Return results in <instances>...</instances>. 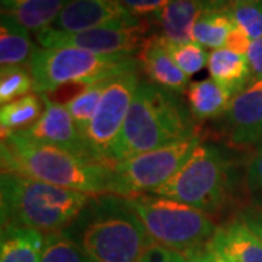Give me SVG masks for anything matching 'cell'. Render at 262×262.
Segmentation results:
<instances>
[{
  "mask_svg": "<svg viewBox=\"0 0 262 262\" xmlns=\"http://www.w3.org/2000/svg\"><path fill=\"white\" fill-rule=\"evenodd\" d=\"M2 173H15L88 195L108 194L113 166L32 140L24 133L2 139Z\"/></svg>",
  "mask_w": 262,
  "mask_h": 262,
  "instance_id": "6da1fadb",
  "label": "cell"
},
{
  "mask_svg": "<svg viewBox=\"0 0 262 262\" xmlns=\"http://www.w3.org/2000/svg\"><path fill=\"white\" fill-rule=\"evenodd\" d=\"M192 136H196L192 114L178 94L140 82L121 131L108 153V163L114 166Z\"/></svg>",
  "mask_w": 262,
  "mask_h": 262,
  "instance_id": "7a4b0ae2",
  "label": "cell"
},
{
  "mask_svg": "<svg viewBox=\"0 0 262 262\" xmlns=\"http://www.w3.org/2000/svg\"><path fill=\"white\" fill-rule=\"evenodd\" d=\"M95 262H137L155 242L122 196H92L66 230Z\"/></svg>",
  "mask_w": 262,
  "mask_h": 262,
  "instance_id": "3957f363",
  "label": "cell"
},
{
  "mask_svg": "<svg viewBox=\"0 0 262 262\" xmlns=\"http://www.w3.org/2000/svg\"><path fill=\"white\" fill-rule=\"evenodd\" d=\"M92 195L15 173H2V226H22L51 234L63 232L89 204Z\"/></svg>",
  "mask_w": 262,
  "mask_h": 262,
  "instance_id": "277c9868",
  "label": "cell"
},
{
  "mask_svg": "<svg viewBox=\"0 0 262 262\" xmlns=\"http://www.w3.org/2000/svg\"><path fill=\"white\" fill-rule=\"evenodd\" d=\"M35 94L48 95L69 84L105 82L139 70L133 56H102L76 47L38 48L28 63Z\"/></svg>",
  "mask_w": 262,
  "mask_h": 262,
  "instance_id": "5b68a950",
  "label": "cell"
},
{
  "mask_svg": "<svg viewBox=\"0 0 262 262\" xmlns=\"http://www.w3.org/2000/svg\"><path fill=\"white\" fill-rule=\"evenodd\" d=\"M124 200L155 244L184 255L208 244L217 232L207 213L177 200L155 194Z\"/></svg>",
  "mask_w": 262,
  "mask_h": 262,
  "instance_id": "8992f818",
  "label": "cell"
},
{
  "mask_svg": "<svg viewBox=\"0 0 262 262\" xmlns=\"http://www.w3.org/2000/svg\"><path fill=\"white\" fill-rule=\"evenodd\" d=\"M230 179V163L225 153L215 146L200 143L175 175L151 194L214 214L226 204Z\"/></svg>",
  "mask_w": 262,
  "mask_h": 262,
  "instance_id": "52a82bcc",
  "label": "cell"
},
{
  "mask_svg": "<svg viewBox=\"0 0 262 262\" xmlns=\"http://www.w3.org/2000/svg\"><path fill=\"white\" fill-rule=\"evenodd\" d=\"M198 144V136H192L115 163L108 194L122 198L151 194L175 175Z\"/></svg>",
  "mask_w": 262,
  "mask_h": 262,
  "instance_id": "ba28073f",
  "label": "cell"
},
{
  "mask_svg": "<svg viewBox=\"0 0 262 262\" xmlns=\"http://www.w3.org/2000/svg\"><path fill=\"white\" fill-rule=\"evenodd\" d=\"M139 84V70H133L114 77L105 86L98 110L83 133L84 144L95 160L110 165L108 153L121 131Z\"/></svg>",
  "mask_w": 262,
  "mask_h": 262,
  "instance_id": "9c48e42d",
  "label": "cell"
},
{
  "mask_svg": "<svg viewBox=\"0 0 262 262\" xmlns=\"http://www.w3.org/2000/svg\"><path fill=\"white\" fill-rule=\"evenodd\" d=\"M149 29L150 20L140 18L134 22H118L67 35L46 28L35 37L42 48L76 47L102 56H133L149 38Z\"/></svg>",
  "mask_w": 262,
  "mask_h": 262,
  "instance_id": "30bf717a",
  "label": "cell"
},
{
  "mask_svg": "<svg viewBox=\"0 0 262 262\" xmlns=\"http://www.w3.org/2000/svg\"><path fill=\"white\" fill-rule=\"evenodd\" d=\"M137 19L120 0H70L48 29L67 35Z\"/></svg>",
  "mask_w": 262,
  "mask_h": 262,
  "instance_id": "8fae6325",
  "label": "cell"
},
{
  "mask_svg": "<svg viewBox=\"0 0 262 262\" xmlns=\"http://www.w3.org/2000/svg\"><path fill=\"white\" fill-rule=\"evenodd\" d=\"M44 102V113L34 125L24 133L32 140L41 141L58 149L67 150L86 159L95 160L86 147L82 133L76 127L75 121L64 103L57 102L48 95H41ZM98 162V160H96Z\"/></svg>",
  "mask_w": 262,
  "mask_h": 262,
  "instance_id": "7c38bea8",
  "label": "cell"
},
{
  "mask_svg": "<svg viewBox=\"0 0 262 262\" xmlns=\"http://www.w3.org/2000/svg\"><path fill=\"white\" fill-rule=\"evenodd\" d=\"M229 140L236 146L262 143V79H252L234 95L223 115Z\"/></svg>",
  "mask_w": 262,
  "mask_h": 262,
  "instance_id": "4fadbf2b",
  "label": "cell"
},
{
  "mask_svg": "<svg viewBox=\"0 0 262 262\" xmlns=\"http://www.w3.org/2000/svg\"><path fill=\"white\" fill-rule=\"evenodd\" d=\"M137 60L150 83L173 94H181L188 89L189 77L173 61L163 39L158 34L146 39L137 53Z\"/></svg>",
  "mask_w": 262,
  "mask_h": 262,
  "instance_id": "5bb4252c",
  "label": "cell"
},
{
  "mask_svg": "<svg viewBox=\"0 0 262 262\" xmlns=\"http://www.w3.org/2000/svg\"><path fill=\"white\" fill-rule=\"evenodd\" d=\"M213 9L208 0H170L168 5L151 16L159 27L160 37L170 42H192L194 27L207 10Z\"/></svg>",
  "mask_w": 262,
  "mask_h": 262,
  "instance_id": "9a60e30c",
  "label": "cell"
},
{
  "mask_svg": "<svg viewBox=\"0 0 262 262\" xmlns=\"http://www.w3.org/2000/svg\"><path fill=\"white\" fill-rule=\"evenodd\" d=\"M210 245L226 262H262V237L239 215L226 226L217 227Z\"/></svg>",
  "mask_w": 262,
  "mask_h": 262,
  "instance_id": "2e32d148",
  "label": "cell"
},
{
  "mask_svg": "<svg viewBox=\"0 0 262 262\" xmlns=\"http://www.w3.org/2000/svg\"><path fill=\"white\" fill-rule=\"evenodd\" d=\"M47 234L22 226H2L0 262H41Z\"/></svg>",
  "mask_w": 262,
  "mask_h": 262,
  "instance_id": "e0dca14e",
  "label": "cell"
},
{
  "mask_svg": "<svg viewBox=\"0 0 262 262\" xmlns=\"http://www.w3.org/2000/svg\"><path fill=\"white\" fill-rule=\"evenodd\" d=\"M207 67L210 79L230 91L233 96L244 91L252 77L246 56L233 53L227 48L213 50L208 56Z\"/></svg>",
  "mask_w": 262,
  "mask_h": 262,
  "instance_id": "ac0fdd59",
  "label": "cell"
},
{
  "mask_svg": "<svg viewBox=\"0 0 262 262\" xmlns=\"http://www.w3.org/2000/svg\"><path fill=\"white\" fill-rule=\"evenodd\" d=\"M233 99V94L213 79L189 83L187 89L188 108L196 120L223 117Z\"/></svg>",
  "mask_w": 262,
  "mask_h": 262,
  "instance_id": "d6986e66",
  "label": "cell"
},
{
  "mask_svg": "<svg viewBox=\"0 0 262 262\" xmlns=\"http://www.w3.org/2000/svg\"><path fill=\"white\" fill-rule=\"evenodd\" d=\"M38 48L32 44L29 31L15 19L2 13L0 25V63L2 67L25 66Z\"/></svg>",
  "mask_w": 262,
  "mask_h": 262,
  "instance_id": "ffe728a7",
  "label": "cell"
},
{
  "mask_svg": "<svg viewBox=\"0 0 262 262\" xmlns=\"http://www.w3.org/2000/svg\"><path fill=\"white\" fill-rule=\"evenodd\" d=\"M44 113V102L39 94H29L0 108L2 139L25 131L41 118Z\"/></svg>",
  "mask_w": 262,
  "mask_h": 262,
  "instance_id": "44dd1931",
  "label": "cell"
},
{
  "mask_svg": "<svg viewBox=\"0 0 262 262\" xmlns=\"http://www.w3.org/2000/svg\"><path fill=\"white\" fill-rule=\"evenodd\" d=\"M70 0H27L24 5L9 12H2L32 32H39L51 24Z\"/></svg>",
  "mask_w": 262,
  "mask_h": 262,
  "instance_id": "7402d4cb",
  "label": "cell"
},
{
  "mask_svg": "<svg viewBox=\"0 0 262 262\" xmlns=\"http://www.w3.org/2000/svg\"><path fill=\"white\" fill-rule=\"evenodd\" d=\"M233 27V20L226 8L207 10L194 27L192 41L201 47L219 50L225 46L227 34Z\"/></svg>",
  "mask_w": 262,
  "mask_h": 262,
  "instance_id": "603a6c76",
  "label": "cell"
},
{
  "mask_svg": "<svg viewBox=\"0 0 262 262\" xmlns=\"http://www.w3.org/2000/svg\"><path fill=\"white\" fill-rule=\"evenodd\" d=\"M111 80V79H110ZM110 80L105 82H96V83L88 84L83 89H80L77 94H75L67 102L64 103L66 108L72 115L76 127L83 136L84 130L88 128L89 122L92 121L95 113L98 110V105L102 99L105 86Z\"/></svg>",
  "mask_w": 262,
  "mask_h": 262,
  "instance_id": "cb8c5ba5",
  "label": "cell"
},
{
  "mask_svg": "<svg viewBox=\"0 0 262 262\" xmlns=\"http://www.w3.org/2000/svg\"><path fill=\"white\" fill-rule=\"evenodd\" d=\"M34 89L32 75L27 66L2 67L0 72V103L2 106L29 95Z\"/></svg>",
  "mask_w": 262,
  "mask_h": 262,
  "instance_id": "d4e9b609",
  "label": "cell"
},
{
  "mask_svg": "<svg viewBox=\"0 0 262 262\" xmlns=\"http://www.w3.org/2000/svg\"><path fill=\"white\" fill-rule=\"evenodd\" d=\"M41 262H95L64 232L47 234Z\"/></svg>",
  "mask_w": 262,
  "mask_h": 262,
  "instance_id": "484cf974",
  "label": "cell"
},
{
  "mask_svg": "<svg viewBox=\"0 0 262 262\" xmlns=\"http://www.w3.org/2000/svg\"><path fill=\"white\" fill-rule=\"evenodd\" d=\"M162 39L165 42V47L169 51V54L173 58V61L188 77L196 75L208 63L210 54L207 53L206 48L201 47L194 41L185 42V44H177V42H170L163 37Z\"/></svg>",
  "mask_w": 262,
  "mask_h": 262,
  "instance_id": "4316f807",
  "label": "cell"
},
{
  "mask_svg": "<svg viewBox=\"0 0 262 262\" xmlns=\"http://www.w3.org/2000/svg\"><path fill=\"white\" fill-rule=\"evenodd\" d=\"M225 8L234 25L244 29L251 41L262 38V2H244Z\"/></svg>",
  "mask_w": 262,
  "mask_h": 262,
  "instance_id": "83f0119b",
  "label": "cell"
},
{
  "mask_svg": "<svg viewBox=\"0 0 262 262\" xmlns=\"http://www.w3.org/2000/svg\"><path fill=\"white\" fill-rule=\"evenodd\" d=\"M245 184L252 195L262 192V143L248 163L245 172Z\"/></svg>",
  "mask_w": 262,
  "mask_h": 262,
  "instance_id": "f1b7e54d",
  "label": "cell"
},
{
  "mask_svg": "<svg viewBox=\"0 0 262 262\" xmlns=\"http://www.w3.org/2000/svg\"><path fill=\"white\" fill-rule=\"evenodd\" d=\"M134 16L146 19L163 9L170 0H120Z\"/></svg>",
  "mask_w": 262,
  "mask_h": 262,
  "instance_id": "f546056e",
  "label": "cell"
},
{
  "mask_svg": "<svg viewBox=\"0 0 262 262\" xmlns=\"http://www.w3.org/2000/svg\"><path fill=\"white\" fill-rule=\"evenodd\" d=\"M137 262H188V259L187 255L184 253L155 244L150 246Z\"/></svg>",
  "mask_w": 262,
  "mask_h": 262,
  "instance_id": "4dcf8cb0",
  "label": "cell"
},
{
  "mask_svg": "<svg viewBox=\"0 0 262 262\" xmlns=\"http://www.w3.org/2000/svg\"><path fill=\"white\" fill-rule=\"evenodd\" d=\"M251 42H252L251 38L245 34L244 29L234 25L233 28L230 29V32L227 34L225 48L233 51V53H237V54L246 56L248 54V50L251 47Z\"/></svg>",
  "mask_w": 262,
  "mask_h": 262,
  "instance_id": "1f68e13d",
  "label": "cell"
},
{
  "mask_svg": "<svg viewBox=\"0 0 262 262\" xmlns=\"http://www.w3.org/2000/svg\"><path fill=\"white\" fill-rule=\"evenodd\" d=\"M246 58L249 63L252 79H262V38L251 42Z\"/></svg>",
  "mask_w": 262,
  "mask_h": 262,
  "instance_id": "d6a6232c",
  "label": "cell"
},
{
  "mask_svg": "<svg viewBox=\"0 0 262 262\" xmlns=\"http://www.w3.org/2000/svg\"><path fill=\"white\" fill-rule=\"evenodd\" d=\"M188 262H226L225 258L215 251L210 242L192 252L187 253Z\"/></svg>",
  "mask_w": 262,
  "mask_h": 262,
  "instance_id": "836d02e7",
  "label": "cell"
},
{
  "mask_svg": "<svg viewBox=\"0 0 262 262\" xmlns=\"http://www.w3.org/2000/svg\"><path fill=\"white\" fill-rule=\"evenodd\" d=\"M241 217L246 225L252 229L255 233L258 234L259 237H262V211L255 208L253 206L245 208L244 211L241 213Z\"/></svg>",
  "mask_w": 262,
  "mask_h": 262,
  "instance_id": "e575fe53",
  "label": "cell"
},
{
  "mask_svg": "<svg viewBox=\"0 0 262 262\" xmlns=\"http://www.w3.org/2000/svg\"><path fill=\"white\" fill-rule=\"evenodd\" d=\"M244 2H262V0H208L210 6L215 9V8H225V6H230L234 3H244Z\"/></svg>",
  "mask_w": 262,
  "mask_h": 262,
  "instance_id": "d590c367",
  "label": "cell"
},
{
  "mask_svg": "<svg viewBox=\"0 0 262 262\" xmlns=\"http://www.w3.org/2000/svg\"><path fill=\"white\" fill-rule=\"evenodd\" d=\"M27 0H2V12H9L24 5Z\"/></svg>",
  "mask_w": 262,
  "mask_h": 262,
  "instance_id": "8d00e7d4",
  "label": "cell"
},
{
  "mask_svg": "<svg viewBox=\"0 0 262 262\" xmlns=\"http://www.w3.org/2000/svg\"><path fill=\"white\" fill-rule=\"evenodd\" d=\"M252 206L258 210L262 211V192H258V194H253V200H252Z\"/></svg>",
  "mask_w": 262,
  "mask_h": 262,
  "instance_id": "74e56055",
  "label": "cell"
}]
</instances>
